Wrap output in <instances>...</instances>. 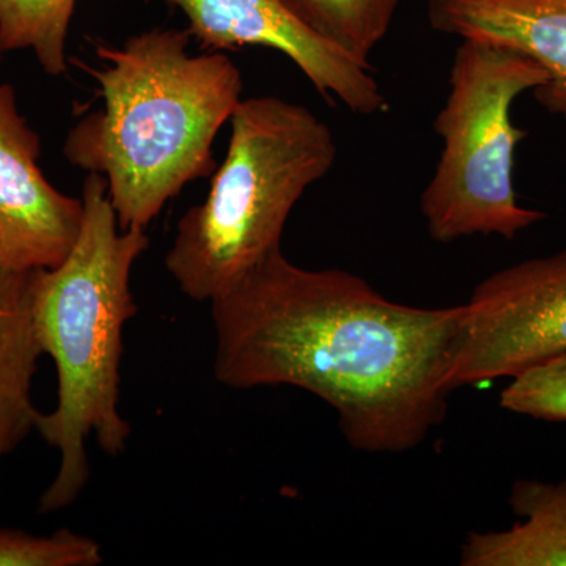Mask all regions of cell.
I'll use <instances>...</instances> for the list:
<instances>
[{"label":"cell","mask_w":566,"mask_h":566,"mask_svg":"<svg viewBox=\"0 0 566 566\" xmlns=\"http://www.w3.org/2000/svg\"><path fill=\"white\" fill-rule=\"evenodd\" d=\"M210 304L219 385L307 390L365 453L417 449L446 420L465 304L394 303L348 271L297 266L282 248Z\"/></svg>","instance_id":"cell-1"},{"label":"cell","mask_w":566,"mask_h":566,"mask_svg":"<svg viewBox=\"0 0 566 566\" xmlns=\"http://www.w3.org/2000/svg\"><path fill=\"white\" fill-rule=\"evenodd\" d=\"M188 29L156 28L120 46L96 43L88 69L102 109L63 142L66 161L102 175L122 229H147L189 185L216 170L212 145L243 95V76L222 52L191 54Z\"/></svg>","instance_id":"cell-2"},{"label":"cell","mask_w":566,"mask_h":566,"mask_svg":"<svg viewBox=\"0 0 566 566\" xmlns=\"http://www.w3.org/2000/svg\"><path fill=\"white\" fill-rule=\"evenodd\" d=\"M80 237L51 270L32 271L33 327L57 371V403L35 431L57 452L54 479L40 495L43 515L73 505L91 482L87 441L106 455L125 452L132 424L120 412L123 333L137 315L134 264L150 245L145 229H122L102 175L82 185Z\"/></svg>","instance_id":"cell-3"},{"label":"cell","mask_w":566,"mask_h":566,"mask_svg":"<svg viewBox=\"0 0 566 566\" xmlns=\"http://www.w3.org/2000/svg\"><path fill=\"white\" fill-rule=\"evenodd\" d=\"M226 159L189 208L164 264L186 297L211 303L281 248L293 208L337 159L329 126L279 96L241 99Z\"/></svg>","instance_id":"cell-4"},{"label":"cell","mask_w":566,"mask_h":566,"mask_svg":"<svg viewBox=\"0 0 566 566\" xmlns=\"http://www.w3.org/2000/svg\"><path fill=\"white\" fill-rule=\"evenodd\" d=\"M546 80V71L521 52L461 40L450 69L449 96L434 122L441 158L420 199L436 243L474 234L513 240L545 221V212L517 202L513 167L527 132L513 125L512 107L517 96Z\"/></svg>","instance_id":"cell-5"},{"label":"cell","mask_w":566,"mask_h":566,"mask_svg":"<svg viewBox=\"0 0 566 566\" xmlns=\"http://www.w3.org/2000/svg\"><path fill=\"white\" fill-rule=\"evenodd\" d=\"M566 353V249L505 268L465 304L453 389L513 378Z\"/></svg>","instance_id":"cell-6"},{"label":"cell","mask_w":566,"mask_h":566,"mask_svg":"<svg viewBox=\"0 0 566 566\" xmlns=\"http://www.w3.org/2000/svg\"><path fill=\"white\" fill-rule=\"evenodd\" d=\"M150 2V0H148ZM180 10L188 32L205 51L259 46L292 61L315 91L363 117L389 109L374 66L324 40L297 20L282 0H164Z\"/></svg>","instance_id":"cell-7"},{"label":"cell","mask_w":566,"mask_h":566,"mask_svg":"<svg viewBox=\"0 0 566 566\" xmlns=\"http://www.w3.org/2000/svg\"><path fill=\"white\" fill-rule=\"evenodd\" d=\"M40 137L0 84V259L22 273L51 270L80 237L84 203L51 185L40 169Z\"/></svg>","instance_id":"cell-8"},{"label":"cell","mask_w":566,"mask_h":566,"mask_svg":"<svg viewBox=\"0 0 566 566\" xmlns=\"http://www.w3.org/2000/svg\"><path fill=\"white\" fill-rule=\"evenodd\" d=\"M436 32L509 48L546 71L534 95L566 118V0H428Z\"/></svg>","instance_id":"cell-9"},{"label":"cell","mask_w":566,"mask_h":566,"mask_svg":"<svg viewBox=\"0 0 566 566\" xmlns=\"http://www.w3.org/2000/svg\"><path fill=\"white\" fill-rule=\"evenodd\" d=\"M31 274L0 259V464L35 431L32 386L43 356L31 305Z\"/></svg>","instance_id":"cell-10"},{"label":"cell","mask_w":566,"mask_h":566,"mask_svg":"<svg viewBox=\"0 0 566 566\" xmlns=\"http://www.w3.org/2000/svg\"><path fill=\"white\" fill-rule=\"evenodd\" d=\"M524 517L509 531L471 532L461 546L463 566H566V480H517L509 497Z\"/></svg>","instance_id":"cell-11"},{"label":"cell","mask_w":566,"mask_h":566,"mask_svg":"<svg viewBox=\"0 0 566 566\" xmlns=\"http://www.w3.org/2000/svg\"><path fill=\"white\" fill-rule=\"evenodd\" d=\"M297 20L370 65L376 48L392 28L401 0H282Z\"/></svg>","instance_id":"cell-12"},{"label":"cell","mask_w":566,"mask_h":566,"mask_svg":"<svg viewBox=\"0 0 566 566\" xmlns=\"http://www.w3.org/2000/svg\"><path fill=\"white\" fill-rule=\"evenodd\" d=\"M77 0H0V40L6 51H31L41 70H69V33Z\"/></svg>","instance_id":"cell-13"},{"label":"cell","mask_w":566,"mask_h":566,"mask_svg":"<svg viewBox=\"0 0 566 566\" xmlns=\"http://www.w3.org/2000/svg\"><path fill=\"white\" fill-rule=\"evenodd\" d=\"M103 560L98 542L70 528L51 535L0 528V566H98Z\"/></svg>","instance_id":"cell-14"},{"label":"cell","mask_w":566,"mask_h":566,"mask_svg":"<svg viewBox=\"0 0 566 566\" xmlns=\"http://www.w3.org/2000/svg\"><path fill=\"white\" fill-rule=\"evenodd\" d=\"M501 406L505 411L543 422H566V353L513 376L502 390Z\"/></svg>","instance_id":"cell-15"},{"label":"cell","mask_w":566,"mask_h":566,"mask_svg":"<svg viewBox=\"0 0 566 566\" xmlns=\"http://www.w3.org/2000/svg\"><path fill=\"white\" fill-rule=\"evenodd\" d=\"M3 52H7V51H6V48H3L2 40H0V61H2Z\"/></svg>","instance_id":"cell-16"}]
</instances>
